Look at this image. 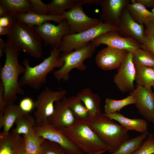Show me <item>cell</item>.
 Instances as JSON below:
<instances>
[{"mask_svg": "<svg viewBox=\"0 0 154 154\" xmlns=\"http://www.w3.org/2000/svg\"><path fill=\"white\" fill-rule=\"evenodd\" d=\"M25 151V141L19 134L0 133V154H23Z\"/></svg>", "mask_w": 154, "mask_h": 154, "instance_id": "d6986e66", "label": "cell"}, {"mask_svg": "<svg viewBox=\"0 0 154 154\" xmlns=\"http://www.w3.org/2000/svg\"><path fill=\"white\" fill-rule=\"evenodd\" d=\"M87 121L90 127L109 147V153L116 150L129 138L128 131L106 117L104 113L88 118Z\"/></svg>", "mask_w": 154, "mask_h": 154, "instance_id": "7a4b0ae2", "label": "cell"}, {"mask_svg": "<svg viewBox=\"0 0 154 154\" xmlns=\"http://www.w3.org/2000/svg\"><path fill=\"white\" fill-rule=\"evenodd\" d=\"M104 113L108 117L117 121L128 131L134 130L142 133L147 130L148 123L144 119L128 118L119 112L110 114Z\"/></svg>", "mask_w": 154, "mask_h": 154, "instance_id": "7402d4cb", "label": "cell"}, {"mask_svg": "<svg viewBox=\"0 0 154 154\" xmlns=\"http://www.w3.org/2000/svg\"><path fill=\"white\" fill-rule=\"evenodd\" d=\"M23 154H33L25 151L23 153Z\"/></svg>", "mask_w": 154, "mask_h": 154, "instance_id": "c3c4849f", "label": "cell"}, {"mask_svg": "<svg viewBox=\"0 0 154 154\" xmlns=\"http://www.w3.org/2000/svg\"><path fill=\"white\" fill-rule=\"evenodd\" d=\"M77 0H52L47 4L48 15H61L70 9Z\"/></svg>", "mask_w": 154, "mask_h": 154, "instance_id": "1f68e13d", "label": "cell"}, {"mask_svg": "<svg viewBox=\"0 0 154 154\" xmlns=\"http://www.w3.org/2000/svg\"><path fill=\"white\" fill-rule=\"evenodd\" d=\"M128 52L126 50L107 46L98 53L96 58V64L103 70L118 69Z\"/></svg>", "mask_w": 154, "mask_h": 154, "instance_id": "2e32d148", "label": "cell"}, {"mask_svg": "<svg viewBox=\"0 0 154 154\" xmlns=\"http://www.w3.org/2000/svg\"><path fill=\"white\" fill-rule=\"evenodd\" d=\"M129 0H100L102 11L100 21L107 24L117 26L123 8L130 3Z\"/></svg>", "mask_w": 154, "mask_h": 154, "instance_id": "e0dca14e", "label": "cell"}, {"mask_svg": "<svg viewBox=\"0 0 154 154\" xmlns=\"http://www.w3.org/2000/svg\"><path fill=\"white\" fill-rule=\"evenodd\" d=\"M117 26L103 23L100 21L97 25L81 33L70 34L64 37L58 49L63 53L82 48L94 39L107 32L117 31Z\"/></svg>", "mask_w": 154, "mask_h": 154, "instance_id": "8992f818", "label": "cell"}, {"mask_svg": "<svg viewBox=\"0 0 154 154\" xmlns=\"http://www.w3.org/2000/svg\"><path fill=\"white\" fill-rule=\"evenodd\" d=\"M153 90H154V86H153Z\"/></svg>", "mask_w": 154, "mask_h": 154, "instance_id": "f907efd6", "label": "cell"}, {"mask_svg": "<svg viewBox=\"0 0 154 154\" xmlns=\"http://www.w3.org/2000/svg\"><path fill=\"white\" fill-rule=\"evenodd\" d=\"M152 12L154 14V5H153V9L152 10Z\"/></svg>", "mask_w": 154, "mask_h": 154, "instance_id": "681fc988", "label": "cell"}, {"mask_svg": "<svg viewBox=\"0 0 154 154\" xmlns=\"http://www.w3.org/2000/svg\"><path fill=\"white\" fill-rule=\"evenodd\" d=\"M25 151L33 154H40L41 145L45 139L38 135L34 128L26 134L23 135Z\"/></svg>", "mask_w": 154, "mask_h": 154, "instance_id": "f546056e", "label": "cell"}, {"mask_svg": "<svg viewBox=\"0 0 154 154\" xmlns=\"http://www.w3.org/2000/svg\"><path fill=\"white\" fill-rule=\"evenodd\" d=\"M135 68L132 59V54L128 52L115 75L113 81L121 92L125 93L133 91L135 88Z\"/></svg>", "mask_w": 154, "mask_h": 154, "instance_id": "7c38bea8", "label": "cell"}, {"mask_svg": "<svg viewBox=\"0 0 154 154\" xmlns=\"http://www.w3.org/2000/svg\"><path fill=\"white\" fill-rule=\"evenodd\" d=\"M149 133L148 130L136 137L128 139L115 151L107 154H133L140 147Z\"/></svg>", "mask_w": 154, "mask_h": 154, "instance_id": "cb8c5ba5", "label": "cell"}, {"mask_svg": "<svg viewBox=\"0 0 154 154\" xmlns=\"http://www.w3.org/2000/svg\"><path fill=\"white\" fill-rule=\"evenodd\" d=\"M96 47L91 42L85 47L80 49L63 53L61 55L64 62L63 66L54 72V77L59 81L62 80H68L69 73L74 68L81 71H85L86 66L84 64V60L91 58L95 52Z\"/></svg>", "mask_w": 154, "mask_h": 154, "instance_id": "52a82bcc", "label": "cell"}, {"mask_svg": "<svg viewBox=\"0 0 154 154\" xmlns=\"http://www.w3.org/2000/svg\"><path fill=\"white\" fill-rule=\"evenodd\" d=\"M77 96L86 108L88 112V118L93 117L101 113V98L97 94L93 93L90 88L83 89Z\"/></svg>", "mask_w": 154, "mask_h": 154, "instance_id": "44dd1931", "label": "cell"}, {"mask_svg": "<svg viewBox=\"0 0 154 154\" xmlns=\"http://www.w3.org/2000/svg\"><path fill=\"white\" fill-rule=\"evenodd\" d=\"M91 3V0H77L70 9L62 14L67 21L70 34L81 33L99 23L100 20L88 16L83 9V5Z\"/></svg>", "mask_w": 154, "mask_h": 154, "instance_id": "9c48e42d", "label": "cell"}, {"mask_svg": "<svg viewBox=\"0 0 154 154\" xmlns=\"http://www.w3.org/2000/svg\"><path fill=\"white\" fill-rule=\"evenodd\" d=\"M136 101L135 97L131 94L120 100H117L107 98L105 101L104 113L110 114L119 112L125 106L135 104Z\"/></svg>", "mask_w": 154, "mask_h": 154, "instance_id": "f1b7e54d", "label": "cell"}, {"mask_svg": "<svg viewBox=\"0 0 154 154\" xmlns=\"http://www.w3.org/2000/svg\"><path fill=\"white\" fill-rule=\"evenodd\" d=\"M34 129L38 135L58 144L68 154H83L61 129L48 123L36 126Z\"/></svg>", "mask_w": 154, "mask_h": 154, "instance_id": "8fae6325", "label": "cell"}, {"mask_svg": "<svg viewBox=\"0 0 154 154\" xmlns=\"http://www.w3.org/2000/svg\"><path fill=\"white\" fill-rule=\"evenodd\" d=\"M109 148H106L105 149L98 151L96 152L90 153V154H85L84 153L83 154H104L105 152L107 151H108L109 150Z\"/></svg>", "mask_w": 154, "mask_h": 154, "instance_id": "7dc6e473", "label": "cell"}, {"mask_svg": "<svg viewBox=\"0 0 154 154\" xmlns=\"http://www.w3.org/2000/svg\"><path fill=\"white\" fill-rule=\"evenodd\" d=\"M11 28L0 27V35H8L9 33Z\"/></svg>", "mask_w": 154, "mask_h": 154, "instance_id": "f6af8a7d", "label": "cell"}, {"mask_svg": "<svg viewBox=\"0 0 154 154\" xmlns=\"http://www.w3.org/2000/svg\"><path fill=\"white\" fill-rule=\"evenodd\" d=\"M6 46V42H5L1 38H0V57L2 56L5 53Z\"/></svg>", "mask_w": 154, "mask_h": 154, "instance_id": "7bdbcfd3", "label": "cell"}, {"mask_svg": "<svg viewBox=\"0 0 154 154\" xmlns=\"http://www.w3.org/2000/svg\"><path fill=\"white\" fill-rule=\"evenodd\" d=\"M32 7L33 11L38 14L48 15L47 4L40 0H29Z\"/></svg>", "mask_w": 154, "mask_h": 154, "instance_id": "d590c367", "label": "cell"}, {"mask_svg": "<svg viewBox=\"0 0 154 154\" xmlns=\"http://www.w3.org/2000/svg\"><path fill=\"white\" fill-rule=\"evenodd\" d=\"M67 94L65 90L54 91L48 87L40 93L35 102L34 115L37 126L47 123L48 117L53 112L55 102L63 99Z\"/></svg>", "mask_w": 154, "mask_h": 154, "instance_id": "ba28073f", "label": "cell"}, {"mask_svg": "<svg viewBox=\"0 0 154 154\" xmlns=\"http://www.w3.org/2000/svg\"><path fill=\"white\" fill-rule=\"evenodd\" d=\"M65 101L76 119L87 121L88 117V110L77 95L66 97Z\"/></svg>", "mask_w": 154, "mask_h": 154, "instance_id": "83f0119b", "label": "cell"}, {"mask_svg": "<svg viewBox=\"0 0 154 154\" xmlns=\"http://www.w3.org/2000/svg\"><path fill=\"white\" fill-rule=\"evenodd\" d=\"M154 153V135L149 133L139 148L133 154H153Z\"/></svg>", "mask_w": 154, "mask_h": 154, "instance_id": "e575fe53", "label": "cell"}, {"mask_svg": "<svg viewBox=\"0 0 154 154\" xmlns=\"http://www.w3.org/2000/svg\"><path fill=\"white\" fill-rule=\"evenodd\" d=\"M33 28L45 45L50 46L52 49H58L62 44L63 37L70 34L65 19L56 26L46 21L41 25L34 27Z\"/></svg>", "mask_w": 154, "mask_h": 154, "instance_id": "30bf717a", "label": "cell"}, {"mask_svg": "<svg viewBox=\"0 0 154 154\" xmlns=\"http://www.w3.org/2000/svg\"><path fill=\"white\" fill-rule=\"evenodd\" d=\"M3 114L4 125L3 132L4 133L9 132L18 118L29 114L23 111L19 106L13 104H8L6 107Z\"/></svg>", "mask_w": 154, "mask_h": 154, "instance_id": "4316f807", "label": "cell"}, {"mask_svg": "<svg viewBox=\"0 0 154 154\" xmlns=\"http://www.w3.org/2000/svg\"><path fill=\"white\" fill-rule=\"evenodd\" d=\"M7 36L19 52H23L36 58L42 56V40L33 28L14 17L10 31Z\"/></svg>", "mask_w": 154, "mask_h": 154, "instance_id": "277c9868", "label": "cell"}, {"mask_svg": "<svg viewBox=\"0 0 154 154\" xmlns=\"http://www.w3.org/2000/svg\"><path fill=\"white\" fill-rule=\"evenodd\" d=\"M13 17L33 28L41 25L45 22L52 21L59 23L65 19L63 15H42L37 14L33 11L19 14Z\"/></svg>", "mask_w": 154, "mask_h": 154, "instance_id": "ffe728a7", "label": "cell"}, {"mask_svg": "<svg viewBox=\"0 0 154 154\" xmlns=\"http://www.w3.org/2000/svg\"><path fill=\"white\" fill-rule=\"evenodd\" d=\"M4 125V114L3 113H0V129L3 127Z\"/></svg>", "mask_w": 154, "mask_h": 154, "instance_id": "bcb514c9", "label": "cell"}, {"mask_svg": "<svg viewBox=\"0 0 154 154\" xmlns=\"http://www.w3.org/2000/svg\"><path fill=\"white\" fill-rule=\"evenodd\" d=\"M117 26L118 30L117 31L121 36L133 38L141 44H144L146 38L144 25L139 24L134 20L126 6L123 10Z\"/></svg>", "mask_w": 154, "mask_h": 154, "instance_id": "9a60e30c", "label": "cell"}, {"mask_svg": "<svg viewBox=\"0 0 154 154\" xmlns=\"http://www.w3.org/2000/svg\"><path fill=\"white\" fill-rule=\"evenodd\" d=\"M66 97L55 102L53 112L47 119V123L59 128L68 127L76 120L66 103Z\"/></svg>", "mask_w": 154, "mask_h": 154, "instance_id": "ac0fdd59", "label": "cell"}, {"mask_svg": "<svg viewBox=\"0 0 154 154\" xmlns=\"http://www.w3.org/2000/svg\"><path fill=\"white\" fill-rule=\"evenodd\" d=\"M131 3H137L141 4L146 8L153 6L154 0H131Z\"/></svg>", "mask_w": 154, "mask_h": 154, "instance_id": "b9f144b4", "label": "cell"}, {"mask_svg": "<svg viewBox=\"0 0 154 154\" xmlns=\"http://www.w3.org/2000/svg\"><path fill=\"white\" fill-rule=\"evenodd\" d=\"M61 52L58 49H52L50 55L43 61L34 67L30 66L29 60L24 59L23 62L25 67L24 73L21 77V86H28L38 89L46 81V76L54 68H60L64 65Z\"/></svg>", "mask_w": 154, "mask_h": 154, "instance_id": "3957f363", "label": "cell"}, {"mask_svg": "<svg viewBox=\"0 0 154 154\" xmlns=\"http://www.w3.org/2000/svg\"><path fill=\"white\" fill-rule=\"evenodd\" d=\"M135 81L137 85L147 89L154 86V68L135 66Z\"/></svg>", "mask_w": 154, "mask_h": 154, "instance_id": "484cf974", "label": "cell"}, {"mask_svg": "<svg viewBox=\"0 0 154 154\" xmlns=\"http://www.w3.org/2000/svg\"><path fill=\"white\" fill-rule=\"evenodd\" d=\"M40 154H68L58 144L45 139L41 145Z\"/></svg>", "mask_w": 154, "mask_h": 154, "instance_id": "836d02e7", "label": "cell"}, {"mask_svg": "<svg viewBox=\"0 0 154 154\" xmlns=\"http://www.w3.org/2000/svg\"><path fill=\"white\" fill-rule=\"evenodd\" d=\"M145 37V41L144 44H141V48L151 52L154 55V36L150 35Z\"/></svg>", "mask_w": 154, "mask_h": 154, "instance_id": "74e56055", "label": "cell"}, {"mask_svg": "<svg viewBox=\"0 0 154 154\" xmlns=\"http://www.w3.org/2000/svg\"><path fill=\"white\" fill-rule=\"evenodd\" d=\"M131 53L135 66L154 68V55L151 52L140 48Z\"/></svg>", "mask_w": 154, "mask_h": 154, "instance_id": "4dcf8cb0", "label": "cell"}, {"mask_svg": "<svg viewBox=\"0 0 154 154\" xmlns=\"http://www.w3.org/2000/svg\"><path fill=\"white\" fill-rule=\"evenodd\" d=\"M126 7L132 18L140 25H146L154 21V14L141 4L129 3Z\"/></svg>", "mask_w": 154, "mask_h": 154, "instance_id": "603a6c76", "label": "cell"}, {"mask_svg": "<svg viewBox=\"0 0 154 154\" xmlns=\"http://www.w3.org/2000/svg\"><path fill=\"white\" fill-rule=\"evenodd\" d=\"M96 47L101 44L132 52L141 48V44L133 38L121 36L117 31H109L98 37L90 42Z\"/></svg>", "mask_w": 154, "mask_h": 154, "instance_id": "4fadbf2b", "label": "cell"}, {"mask_svg": "<svg viewBox=\"0 0 154 154\" xmlns=\"http://www.w3.org/2000/svg\"><path fill=\"white\" fill-rule=\"evenodd\" d=\"M153 154H154V153H153Z\"/></svg>", "mask_w": 154, "mask_h": 154, "instance_id": "816d5d0a", "label": "cell"}, {"mask_svg": "<svg viewBox=\"0 0 154 154\" xmlns=\"http://www.w3.org/2000/svg\"><path fill=\"white\" fill-rule=\"evenodd\" d=\"M19 51L8 39L6 41L5 63L0 69V77L5 88L3 98L8 105L13 104L17 99V94L23 95L19 77L25 71L24 66L19 61Z\"/></svg>", "mask_w": 154, "mask_h": 154, "instance_id": "6da1fadb", "label": "cell"}, {"mask_svg": "<svg viewBox=\"0 0 154 154\" xmlns=\"http://www.w3.org/2000/svg\"><path fill=\"white\" fill-rule=\"evenodd\" d=\"M10 15L5 7L2 5L0 4V17Z\"/></svg>", "mask_w": 154, "mask_h": 154, "instance_id": "ee69618b", "label": "cell"}, {"mask_svg": "<svg viewBox=\"0 0 154 154\" xmlns=\"http://www.w3.org/2000/svg\"><path fill=\"white\" fill-rule=\"evenodd\" d=\"M15 123L16 125V127L12 132L19 135L28 133L37 126L35 117L29 114L18 118Z\"/></svg>", "mask_w": 154, "mask_h": 154, "instance_id": "d6a6232c", "label": "cell"}, {"mask_svg": "<svg viewBox=\"0 0 154 154\" xmlns=\"http://www.w3.org/2000/svg\"><path fill=\"white\" fill-rule=\"evenodd\" d=\"M13 20V17L10 15L0 17V27L11 28Z\"/></svg>", "mask_w": 154, "mask_h": 154, "instance_id": "f35d334b", "label": "cell"}, {"mask_svg": "<svg viewBox=\"0 0 154 154\" xmlns=\"http://www.w3.org/2000/svg\"><path fill=\"white\" fill-rule=\"evenodd\" d=\"M60 128L84 153H93L109 148L90 127L87 121L76 119L70 125Z\"/></svg>", "mask_w": 154, "mask_h": 154, "instance_id": "5b68a950", "label": "cell"}, {"mask_svg": "<svg viewBox=\"0 0 154 154\" xmlns=\"http://www.w3.org/2000/svg\"><path fill=\"white\" fill-rule=\"evenodd\" d=\"M0 4L3 5L9 15L13 17L33 11L31 4L28 0H1Z\"/></svg>", "mask_w": 154, "mask_h": 154, "instance_id": "d4e9b609", "label": "cell"}, {"mask_svg": "<svg viewBox=\"0 0 154 154\" xmlns=\"http://www.w3.org/2000/svg\"><path fill=\"white\" fill-rule=\"evenodd\" d=\"M145 26L146 28L144 32L145 36L150 35L154 36V21H151Z\"/></svg>", "mask_w": 154, "mask_h": 154, "instance_id": "60d3db41", "label": "cell"}, {"mask_svg": "<svg viewBox=\"0 0 154 154\" xmlns=\"http://www.w3.org/2000/svg\"><path fill=\"white\" fill-rule=\"evenodd\" d=\"M129 94L135 97L136 101L135 104L139 114L154 126V92L152 89L137 85Z\"/></svg>", "mask_w": 154, "mask_h": 154, "instance_id": "5bb4252c", "label": "cell"}, {"mask_svg": "<svg viewBox=\"0 0 154 154\" xmlns=\"http://www.w3.org/2000/svg\"><path fill=\"white\" fill-rule=\"evenodd\" d=\"M5 88L2 82H0V112L4 113L6 107L7 105L3 98Z\"/></svg>", "mask_w": 154, "mask_h": 154, "instance_id": "ab89813d", "label": "cell"}, {"mask_svg": "<svg viewBox=\"0 0 154 154\" xmlns=\"http://www.w3.org/2000/svg\"><path fill=\"white\" fill-rule=\"evenodd\" d=\"M19 106L23 111L29 114L35 108V102L31 98L25 97L20 101Z\"/></svg>", "mask_w": 154, "mask_h": 154, "instance_id": "8d00e7d4", "label": "cell"}]
</instances>
